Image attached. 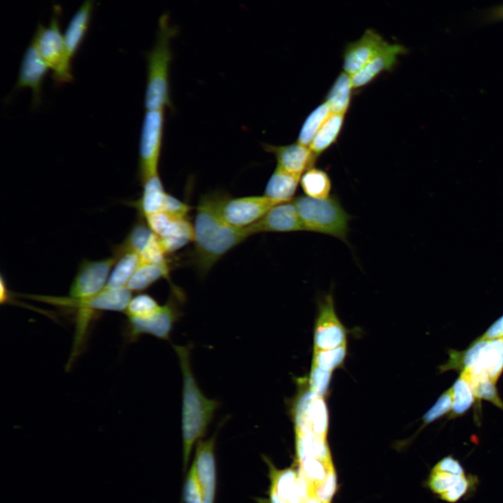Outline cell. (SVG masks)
Wrapping results in <instances>:
<instances>
[{
	"label": "cell",
	"instance_id": "cell-22",
	"mask_svg": "<svg viewBox=\"0 0 503 503\" xmlns=\"http://www.w3.org/2000/svg\"><path fill=\"white\" fill-rule=\"evenodd\" d=\"M408 52L407 48L399 43L388 41L381 50L358 72L351 75L354 89L365 87L375 80L381 73L393 71L398 58Z\"/></svg>",
	"mask_w": 503,
	"mask_h": 503
},
{
	"label": "cell",
	"instance_id": "cell-25",
	"mask_svg": "<svg viewBox=\"0 0 503 503\" xmlns=\"http://www.w3.org/2000/svg\"><path fill=\"white\" fill-rule=\"evenodd\" d=\"M171 268L172 266L141 261L129 281L126 287L131 292L142 293L156 281L164 278L170 283L173 290V293L178 296H182V291L176 289V286H173L170 281V271Z\"/></svg>",
	"mask_w": 503,
	"mask_h": 503
},
{
	"label": "cell",
	"instance_id": "cell-37",
	"mask_svg": "<svg viewBox=\"0 0 503 503\" xmlns=\"http://www.w3.org/2000/svg\"><path fill=\"white\" fill-rule=\"evenodd\" d=\"M160 307L152 296L142 292L131 297L124 313L126 317L143 316L153 313Z\"/></svg>",
	"mask_w": 503,
	"mask_h": 503
},
{
	"label": "cell",
	"instance_id": "cell-11",
	"mask_svg": "<svg viewBox=\"0 0 503 503\" xmlns=\"http://www.w3.org/2000/svg\"><path fill=\"white\" fill-rule=\"evenodd\" d=\"M94 0H85L72 17L64 34V59L59 69L52 73L57 85L71 82L73 79L71 62L79 50L87 32L93 10Z\"/></svg>",
	"mask_w": 503,
	"mask_h": 503
},
{
	"label": "cell",
	"instance_id": "cell-44",
	"mask_svg": "<svg viewBox=\"0 0 503 503\" xmlns=\"http://www.w3.org/2000/svg\"><path fill=\"white\" fill-rule=\"evenodd\" d=\"M481 23H492L503 20V4L490 7L482 11L479 16Z\"/></svg>",
	"mask_w": 503,
	"mask_h": 503
},
{
	"label": "cell",
	"instance_id": "cell-12",
	"mask_svg": "<svg viewBox=\"0 0 503 503\" xmlns=\"http://www.w3.org/2000/svg\"><path fill=\"white\" fill-rule=\"evenodd\" d=\"M295 432H312L326 437L328 412L323 397L309 389L301 393L291 409Z\"/></svg>",
	"mask_w": 503,
	"mask_h": 503
},
{
	"label": "cell",
	"instance_id": "cell-41",
	"mask_svg": "<svg viewBox=\"0 0 503 503\" xmlns=\"http://www.w3.org/2000/svg\"><path fill=\"white\" fill-rule=\"evenodd\" d=\"M182 496L184 503H203L200 485L192 464L184 483Z\"/></svg>",
	"mask_w": 503,
	"mask_h": 503
},
{
	"label": "cell",
	"instance_id": "cell-24",
	"mask_svg": "<svg viewBox=\"0 0 503 503\" xmlns=\"http://www.w3.org/2000/svg\"><path fill=\"white\" fill-rule=\"evenodd\" d=\"M112 256L116 258L105 287H126L141 262L140 255L121 244L113 247Z\"/></svg>",
	"mask_w": 503,
	"mask_h": 503
},
{
	"label": "cell",
	"instance_id": "cell-3",
	"mask_svg": "<svg viewBox=\"0 0 503 503\" xmlns=\"http://www.w3.org/2000/svg\"><path fill=\"white\" fill-rule=\"evenodd\" d=\"M177 32V28L170 23L168 15H163L159 20L155 43L147 54L146 110L172 108L169 85V68L173 59L170 42Z\"/></svg>",
	"mask_w": 503,
	"mask_h": 503
},
{
	"label": "cell",
	"instance_id": "cell-7",
	"mask_svg": "<svg viewBox=\"0 0 503 503\" xmlns=\"http://www.w3.org/2000/svg\"><path fill=\"white\" fill-rule=\"evenodd\" d=\"M164 110H146L139 145L138 176L140 183L159 174L163 128Z\"/></svg>",
	"mask_w": 503,
	"mask_h": 503
},
{
	"label": "cell",
	"instance_id": "cell-42",
	"mask_svg": "<svg viewBox=\"0 0 503 503\" xmlns=\"http://www.w3.org/2000/svg\"><path fill=\"white\" fill-rule=\"evenodd\" d=\"M474 482V478L464 476L454 486L439 497L444 501L455 503L467 493Z\"/></svg>",
	"mask_w": 503,
	"mask_h": 503
},
{
	"label": "cell",
	"instance_id": "cell-9",
	"mask_svg": "<svg viewBox=\"0 0 503 503\" xmlns=\"http://www.w3.org/2000/svg\"><path fill=\"white\" fill-rule=\"evenodd\" d=\"M314 349H329L347 342V330L338 318L332 291L317 300Z\"/></svg>",
	"mask_w": 503,
	"mask_h": 503
},
{
	"label": "cell",
	"instance_id": "cell-30",
	"mask_svg": "<svg viewBox=\"0 0 503 503\" xmlns=\"http://www.w3.org/2000/svg\"><path fill=\"white\" fill-rule=\"evenodd\" d=\"M344 115L331 112L315 135L309 147L317 156L336 143L344 125Z\"/></svg>",
	"mask_w": 503,
	"mask_h": 503
},
{
	"label": "cell",
	"instance_id": "cell-45",
	"mask_svg": "<svg viewBox=\"0 0 503 503\" xmlns=\"http://www.w3.org/2000/svg\"><path fill=\"white\" fill-rule=\"evenodd\" d=\"M481 337L486 339L503 337V314L495 320Z\"/></svg>",
	"mask_w": 503,
	"mask_h": 503
},
{
	"label": "cell",
	"instance_id": "cell-23",
	"mask_svg": "<svg viewBox=\"0 0 503 503\" xmlns=\"http://www.w3.org/2000/svg\"><path fill=\"white\" fill-rule=\"evenodd\" d=\"M141 185V196L136 201L126 202V204L135 208L138 214L142 217L163 211L168 193L166 191L159 174L147 178Z\"/></svg>",
	"mask_w": 503,
	"mask_h": 503
},
{
	"label": "cell",
	"instance_id": "cell-13",
	"mask_svg": "<svg viewBox=\"0 0 503 503\" xmlns=\"http://www.w3.org/2000/svg\"><path fill=\"white\" fill-rule=\"evenodd\" d=\"M263 458L269 467V502L306 503L309 495L308 484L298 469H278L268 457Z\"/></svg>",
	"mask_w": 503,
	"mask_h": 503
},
{
	"label": "cell",
	"instance_id": "cell-15",
	"mask_svg": "<svg viewBox=\"0 0 503 503\" xmlns=\"http://www.w3.org/2000/svg\"><path fill=\"white\" fill-rule=\"evenodd\" d=\"M60 13L59 6H54L49 24L44 27L39 24L32 39L52 73L59 71L64 59V35L59 26Z\"/></svg>",
	"mask_w": 503,
	"mask_h": 503
},
{
	"label": "cell",
	"instance_id": "cell-26",
	"mask_svg": "<svg viewBox=\"0 0 503 503\" xmlns=\"http://www.w3.org/2000/svg\"><path fill=\"white\" fill-rule=\"evenodd\" d=\"M300 177L277 166L266 183L263 195L275 204L292 201Z\"/></svg>",
	"mask_w": 503,
	"mask_h": 503
},
{
	"label": "cell",
	"instance_id": "cell-40",
	"mask_svg": "<svg viewBox=\"0 0 503 503\" xmlns=\"http://www.w3.org/2000/svg\"><path fill=\"white\" fill-rule=\"evenodd\" d=\"M331 374V371L312 364L309 379V390L323 398L329 387Z\"/></svg>",
	"mask_w": 503,
	"mask_h": 503
},
{
	"label": "cell",
	"instance_id": "cell-8",
	"mask_svg": "<svg viewBox=\"0 0 503 503\" xmlns=\"http://www.w3.org/2000/svg\"><path fill=\"white\" fill-rule=\"evenodd\" d=\"M143 217L151 231L158 237L168 255L194 240V225L189 217H180L161 211Z\"/></svg>",
	"mask_w": 503,
	"mask_h": 503
},
{
	"label": "cell",
	"instance_id": "cell-27",
	"mask_svg": "<svg viewBox=\"0 0 503 503\" xmlns=\"http://www.w3.org/2000/svg\"><path fill=\"white\" fill-rule=\"evenodd\" d=\"M296 454L297 460L313 458L332 461L326 437L312 432H296Z\"/></svg>",
	"mask_w": 503,
	"mask_h": 503
},
{
	"label": "cell",
	"instance_id": "cell-29",
	"mask_svg": "<svg viewBox=\"0 0 503 503\" xmlns=\"http://www.w3.org/2000/svg\"><path fill=\"white\" fill-rule=\"evenodd\" d=\"M451 388L452 407L449 413V419H453L465 414L475 402L469 374L466 370L460 372Z\"/></svg>",
	"mask_w": 503,
	"mask_h": 503
},
{
	"label": "cell",
	"instance_id": "cell-43",
	"mask_svg": "<svg viewBox=\"0 0 503 503\" xmlns=\"http://www.w3.org/2000/svg\"><path fill=\"white\" fill-rule=\"evenodd\" d=\"M431 471L445 472L458 476H465V470L461 463L451 455L442 458L435 464Z\"/></svg>",
	"mask_w": 503,
	"mask_h": 503
},
{
	"label": "cell",
	"instance_id": "cell-18",
	"mask_svg": "<svg viewBox=\"0 0 503 503\" xmlns=\"http://www.w3.org/2000/svg\"><path fill=\"white\" fill-rule=\"evenodd\" d=\"M49 68L35 43L31 41L23 55L14 90L26 87L31 89L34 107L41 103L42 85Z\"/></svg>",
	"mask_w": 503,
	"mask_h": 503
},
{
	"label": "cell",
	"instance_id": "cell-34",
	"mask_svg": "<svg viewBox=\"0 0 503 503\" xmlns=\"http://www.w3.org/2000/svg\"><path fill=\"white\" fill-rule=\"evenodd\" d=\"M154 234L144 218L138 214V218L135 223L130 228L124 240L120 244L126 248L133 250L140 255Z\"/></svg>",
	"mask_w": 503,
	"mask_h": 503
},
{
	"label": "cell",
	"instance_id": "cell-4",
	"mask_svg": "<svg viewBox=\"0 0 503 503\" xmlns=\"http://www.w3.org/2000/svg\"><path fill=\"white\" fill-rule=\"evenodd\" d=\"M448 354L449 360L439 367L440 372L466 370L470 377H486L495 384L503 372V337L479 336L467 349H449Z\"/></svg>",
	"mask_w": 503,
	"mask_h": 503
},
{
	"label": "cell",
	"instance_id": "cell-33",
	"mask_svg": "<svg viewBox=\"0 0 503 503\" xmlns=\"http://www.w3.org/2000/svg\"><path fill=\"white\" fill-rule=\"evenodd\" d=\"M330 113L329 107L324 101L316 106L304 121L298 133L297 142L309 147Z\"/></svg>",
	"mask_w": 503,
	"mask_h": 503
},
{
	"label": "cell",
	"instance_id": "cell-36",
	"mask_svg": "<svg viewBox=\"0 0 503 503\" xmlns=\"http://www.w3.org/2000/svg\"><path fill=\"white\" fill-rule=\"evenodd\" d=\"M470 384L475 398L485 400L503 410V401L500 398L496 384L486 377H470Z\"/></svg>",
	"mask_w": 503,
	"mask_h": 503
},
{
	"label": "cell",
	"instance_id": "cell-21",
	"mask_svg": "<svg viewBox=\"0 0 503 503\" xmlns=\"http://www.w3.org/2000/svg\"><path fill=\"white\" fill-rule=\"evenodd\" d=\"M263 148L275 156L277 167L300 177L314 167L318 158L308 146L298 142L282 146L263 144Z\"/></svg>",
	"mask_w": 503,
	"mask_h": 503
},
{
	"label": "cell",
	"instance_id": "cell-46",
	"mask_svg": "<svg viewBox=\"0 0 503 503\" xmlns=\"http://www.w3.org/2000/svg\"><path fill=\"white\" fill-rule=\"evenodd\" d=\"M306 503H325L315 495H309Z\"/></svg>",
	"mask_w": 503,
	"mask_h": 503
},
{
	"label": "cell",
	"instance_id": "cell-6",
	"mask_svg": "<svg viewBox=\"0 0 503 503\" xmlns=\"http://www.w3.org/2000/svg\"><path fill=\"white\" fill-rule=\"evenodd\" d=\"M180 300L173 293L167 301L155 312L143 316L126 317L123 336L126 342H134L140 336L148 334L168 340L175 323L182 315Z\"/></svg>",
	"mask_w": 503,
	"mask_h": 503
},
{
	"label": "cell",
	"instance_id": "cell-5",
	"mask_svg": "<svg viewBox=\"0 0 503 503\" xmlns=\"http://www.w3.org/2000/svg\"><path fill=\"white\" fill-rule=\"evenodd\" d=\"M293 202L305 231L333 236L347 242L351 217L336 195L326 198L300 195Z\"/></svg>",
	"mask_w": 503,
	"mask_h": 503
},
{
	"label": "cell",
	"instance_id": "cell-20",
	"mask_svg": "<svg viewBox=\"0 0 503 503\" xmlns=\"http://www.w3.org/2000/svg\"><path fill=\"white\" fill-rule=\"evenodd\" d=\"M131 291L126 286L105 287L101 292L89 298L69 300V307L75 312L96 316L104 311L124 312L131 298Z\"/></svg>",
	"mask_w": 503,
	"mask_h": 503
},
{
	"label": "cell",
	"instance_id": "cell-39",
	"mask_svg": "<svg viewBox=\"0 0 503 503\" xmlns=\"http://www.w3.org/2000/svg\"><path fill=\"white\" fill-rule=\"evenodd\" d=\"M464 476L431 471L427 481L430 490L440 495L454 486Z\"/></svg>",
	"mask_w": 503,
	"mask_h": 503
},
{
	"label": "cell",
	"instance_id": "cell-19",
	"mask_svg": "<svg viewBox=\"0 0 503 503\" xmlns=\"http://www.w3.org/2000/svg\"><path fill=\"white\" fill-rule=\"evenodd\" d=\"M247 228L250 235L305 231L293 201L273 205L260 220Z\"/></svg>",
	"mask_w": 503,
	"mask_h": 503
},
{
	"label": "cell",
	"instance_id": "cell-35",
	"mask_svg": "<svg viewBox=\"0 0 503 503\" xmlns=\"http://www.w3.org/2000/svg\"><path fill=\"white\" fill-rule=\"evenodd\" d=\"M346 355L347 342L333 349H314L312 364L332 372L342 364Z\"/></svg>",
	"mask_w": 503,
	"mask_h": 503
},
{
	"label": "cell",
	"instance_id": "cell-31",
	"mask_svg": "<svg viewBox=\"0 0 503 503\" xmlns=\"http://www.w3.org/2000/svg\"><path fill=\"white\" fill-rule=\"evenodd\" d=\"M305 196L314 198H326L330 195L332 183L328 173L312 167L305 171L300 180Z\"/></svg>",
	"mask_w": 503,
	"mask_h": 503
},
{
	"label": "cell",
	"instance_id": "cell-2",
	"mask_svg": "<svg viewBox=\"0 0 503 503\" xmlns=\"http://www.w3.org/2000/svg\"><path fill=\"white\" fill-rule=\"evenodd\" d=\"M173 347L178 357L182 374V458L183 468L186 471L193 447L205 435L219 402L207 398L194 378L190 363L192 345L173 344Z\"/></svg>",
	"mask_w": 503,
	"mask_h": 503
},
{
	"label": "cell",
	"instance_id": "cell-17",
	"mask_svg": "<svg viewBox=\"0 0 503 503\" xmlns=\"http://www.w3.org/2000/svg\"><path fill=\"white\" fill-rule=\"evenodd\" d=\"M387 41L377 31L366 29L356 41L348 43L343 52L344 72L353 75L361 70Z\"/></svg>",
	"mask_w": 503,
	"mask_h": 503
},
{
	"label": "cell",
	"instance_id": "cell-1",
	"mask_svg": "<svg viewBox=\"0 0 503 503\" xmlns=\"http://www.w3.org/2000/svg\"><path fill=\"white\" fill-rule=\"evenodd\" d=\"M223 191H214L200 196L194 224V245L188 254L189 263L201 277L228 252L250 235L247 228H238L227 224L220 213Z\"/></svg>",
	"mask_w": 503,
	"mask_h": 503
},
{
	"label": "cell",
	"instance_id": "cell-16",
	"mask_svg": "<svg viewBox=\"0 0 503 503\" xmlns=\"http://www.w3.org/2000/svg\"><path fill=\"white\" fill-rule=\"evenodd\" d=\"M217 434L199 440L192 465L200 485L203 503H214L217 486V467L214 454Z\"/></svg>",
	"mask_w": 503,
	"mask_h": 503
},
{
	"label": "cell",
	"instance_id": "cell-10",
	"mask_svg": "<svg viewBox=\"0 0 503 503\" xmlns=\"http://www.w3.org/2000/svg\"><path fill=\"white\" fill-rule=\"evenodd\" d=\"M275 204L265 196L232 197L224 192L220 213L229 225L245 228L260 220Z\"/></svg>",
	"mask_w": 503,
	"mask_h": 503
},
{
	"label": "cell",
	"instance_id": "cell-14",
	"mask_svg": "<svg viewBox=\"0 0 503 503\" xmlns=\"http://www.w3.org/2000/svg\"><path fill=\"white\" fill-rule=\"evenodd\" d=\"M115 261L112 255L96 261L82 260L71 284L68 297L85 299L101 292L106 286Z\"/></svg>",
	"mask_w": 503,
	"mask_h": 503
},
{
	"label": "cell",
	"instance_id": "cell-38",
	"mask_svg": "<svg viewBox=\"0 0 503 503\" xmlns=\"http://www.w3.org/2000/svg\"><path fill=\"white\" fill-rule=\"evenodd\" d=\"M452 407L451 388L445 391L424 414L422 417L423 427L449 414Z\"/></svg>",
	"mask_w": 503,
	"mask_h": 503
},
{
	"label": "cell",
	"instance_id": "cell-32",
	"mask_svg": "<svg viewBox=\"0 0 503 503\" xmlns=\"http://www.w3.org/2000/svg\"><path fill=\"white\" fill-rule=\"evenodd\" d=\"M297 463L299 473L308 484L309 495L331 471L335 470L332 461L328 462L318 458H308L297 460Z\"/></svg>",
	"mask_w": 503,
	"mask_h": 503
},
{
	"label": "cell",
	"instance_id": "cell-28",
	"mask_svg": "<svg viewBox=\"0 0 503 503\" xmlns=\"http://www.w3.org/2000/svg\"><path fill=\"white\" fill-rule=\"evenodd\" d=\"M353 89L351 75L344 71L340 73L325 97L324 102L332 113L346 114L351 105Z\"/></svg>",
	"mask_w": 503,
	"mask_h": 503
}]
</instances>
